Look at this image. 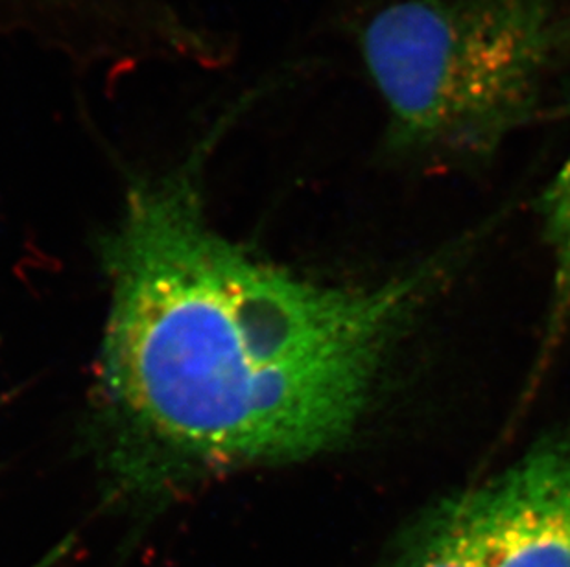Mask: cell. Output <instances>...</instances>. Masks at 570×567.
Masks as SVG:
<instances>
[{
  "label": "cell",
  "instance_id": "277c9868",
  "mask_svg": "<svg viewBox=\"0 0 570 567\" xmlns=\"http://www.w3.org/2000/svg\"><path fill=\"white\" fill-rule=\"evenodd\" d=\"M381 567H491L490 485L449 496L421 513Z\"/></svg>",
  "mask_w": 570,
  "mask_h": 567
},
{
  "label": "cell",
  "instance_id": "5b68a950",
  "mask_svg": "<svg viewBox=\"0 0 570 567\" xmlns=\"http://www.w3.org/2000/svg\"><path fill=\"white\" fill-rule=\"evenodd\" d=\"M550 111L570 118V83L561 94L560 103H556ZM539 215L543 218L544 238L549 241L554 257L549 325V342H552V339L560 338L570 314V151L554 179L539 198Z\"/></svg>",
  "mask_w": 570,
  "mask_h": 567
},
{
  "label": "cell",
  "instance_id": "8992f818",
  "mask_svg": "<svg viewBox=\"0 0 570 567\" xmlns=\"http://www.w3.org/2000/svg\"><path fill=\"white\" fill-rule=\"evenodd\" d=\"M70 546H72V540L67 538V540L60 541L58 546L52 549V551L47 553L38 564H33L32 567H56L58 564L63 560L67 555L70 553Z\"/></svg>",
  "mask_w": 570,
  "mask_h": 567
},
{
  "label": "cell",
  "instance_id": "6da1fadb",
  "mask_svg": "<svg viewBox=\"0 0 570 567\" xmlns=\"http://www.w3.org/2000/svg\"><path fill=\"white\" fill-rule=\"evenodd\" d=\"M229 122L176 170L134 182L104 241L95 426L111 504L129 514L210 476L338 448L431 277L334 288L226 240L205 216L202 167Z\"/></svg>",
  "mask_w": 570,
  "mask_h": 567
},
{
  "label": "cell",
  "instance_id": "7a4b0ae2",
  "mask_svg": "<svg viewBox=\"0 0 570 567\" xmlns=\"http://www.w3.org/2000/svg\"><path fill=\"white\" fill-rule=\"evenodd\" d=\"M395 161L485 162L544 117L570 0H390L356 32Z\"/></svg>",
  "mask_w": 570,
  "mask_h": 567
},
{
  "label": "cell",
  "instance_id": "3957f363",
  "mask_svg": "<svg viewBox=\"0 0 570 567\" xmlns=\"http://www.w3.org/2000/svg\"><path fill=\"white\" fill-rule=\"evenodd\" d=\"M488 485L491 567H570V439L533 448Z\"/></svg>",
  "mask_w": 570,
  "mask_h": 567
}]
</instances>
